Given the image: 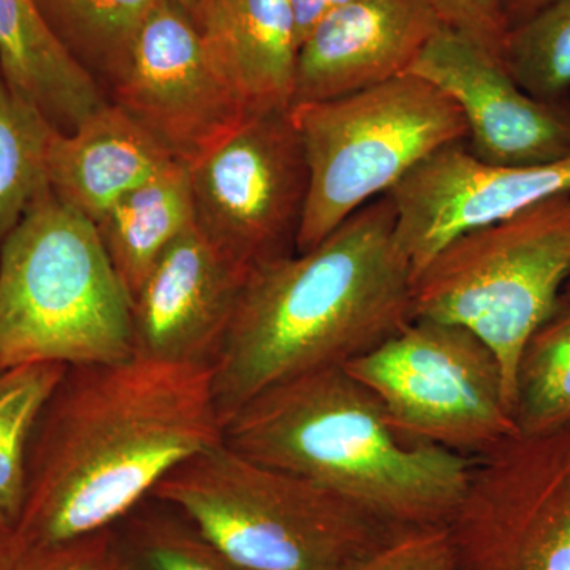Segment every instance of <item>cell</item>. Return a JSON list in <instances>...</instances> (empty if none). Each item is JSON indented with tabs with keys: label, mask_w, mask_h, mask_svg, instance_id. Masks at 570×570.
<instances>
[{
	"label": "cell",
	"mask_w": 570,
	"mask_h": 570,
	"mask_svg": "<svg viewBox=\"0 0 570 570\" xmlns=\"http://www.w3.org/2000/svg\"><path fill=\"white\" fill-rule=\"evenodd\" d=\"M223 430L212 367L135 355L67 367L29 445L14 561L110 530Z\"/></svg>",
	"instance_id": "cell-1"
},
{
	"label": "cell",
	"mask_w": 570,
	"mask_h": 570,
	"mask_svg": "<svg viewBox=\"0 0 570 570\" xmlns=\"http://www.w3.org/2000/svg\"><path fill=\"white\" fill-rule=\"evenodd\" d=\"M414 269L396 239L389 195L347 217L324 242L247 276L213 393L223 426L265 390L346 366L414 321Z\"/></svg>",
	"instance_id": "cell-2"
},
{
	"label": "cell",
	"mask_w": 570,
	"mask_h": 570,
	"mask_svg": "<svg viewBox=\"0 0 570 570\" xmlns=\"http://www.w3.org/2000/svg\"><path fill=\"white\" fill-rule=\"evenodd\" d=\"M228 448L403 528L448 527L475 459L397 434L344 366L265 390L224 425Z\"/></svg>",
	"instance_id": "cell-3"
},
{
	"label": "cell",
	"mask_w": 570,
	"mask_h": 570,
	"mask_svg": "<svg viewBox=\"0 0 570 570\" xmlns=\"http://www.w3.org/2000/svg\"><path fill=\"white\" fill-rule=\"evenodd\" d=\"M151 497L246 570H351L409 530L224 439L175 468Z\"/></svg>",
	"instance_id": "cell-4"
},
{
	"label": "cell",
	"mask_w": 570,
	"mask_h": 570,
	"mask_svg": "<svg viewBox=\"0 0 570 570\" xmlns=\"http://www.w3.org/2000/svg\"><path fill=\"white\" fill-rule=\"evenodd\" d=\"M134 356L132 299L96 224L43 187L0 250V373Z\"/></svg>",
	"instance_id": "cell-5"
},
{
	"label": "cell",
	"mask_w": 570,
	"mask_h": 570,
	"mask_svg": "<svg viewBox=\"0 0 570 570\" xmlns=\"http://www.w3.org/2000/svg\"><path fill=\"white\" fill-rule=\"evenodd\" d=\"M309 168L296 253H306L444 146L468 140L459 104L414 73L291 108Z\"/></svg>",
	"instance_id": "cell-6"
},
{
	"label": "cell",
	"mask_w": 570,
	"mask_h": 570,
	"mask_svg": "<svg viewBox=\"0 0 570 570\" xmlns=\"http://www.w3.org/2000/svg\"><path fill=\"white\" fill-rule=\"evenodd\" d=\"M570 281V194L466 232L414 277V318L464 326L497 354L510 407L528 337Z\"/></svg>",
	"instance_id": "cell-7"
},
{
	"label": "cell",
	"mask_w": 570,
	"mask_h": 570,
	"mask_svg": "<svg viewBox=\"0 0 570 570\" xmlns=\"http://www.w3.org/2000/svg\"><path fill=\"white\" fill-rule=\"evenodd\" d=\"M344 367L412 444L479 459L519 434L497 354L464 326L414 318Z\"/></svg>",
	"instance_id": "cell-8"
},
{
	"label": "cell",
	"mask_w": 570,
	"mask_h": 570,
	"mask_svg": "<svg viewBox=\"0 0 570 570\" xmlns=\"http://www.w3.org/2000/svg\"><path fill=\"white\" fill-rule=\"evenodd\" d=\"M448 531L452 570H570V428L475 459Z\"/></svg>",
	"instance_id": "cell-9"
},
{
	"label": "cell",
	"mask_w": 570,
	"mask_h": 570,
	"mask_svg": "<svg viewBox=\"0 0 570 570\" xmlns=\"http://www.w3.org/2000/svg\"><path fill=\"white\" fill-rule=\"evenodd\" d=\"M194 227L239 268L296 254L309 168L291 108L250 115L189 165Z\"/></svg>",
	"instance_id": "cell-10"
},
{
	"label": "cell",
	"mask_w": 570,
	"mask_h": 570,
	"mask_svg": "<svg viewBox=\"0 0 570 570\" xmlns=\"http://www.w3.org/2000/svg\"><path fill=\"white\" fill-rule=\"evenodd\" d=\"M108 100L187 165L250 116L214 66L189 11L176 0H160L142 22Z\"/></svg>",
	"instance_id": "cell-11"
},
{
	"label": "cell",
	"mask_w": 570,
	"mask_h": 570,
	"mask_svg": "<svg viewBox=\"0 0 570 570\" xmlns=\"http://www.w3.org/2000/svg\"><path fill=\"white\" fill-rule=\"evenodd\" d=\"M570 194V157L542 165L479 160L466 141L431 154L390 190L396 239L414 269L466 232L509 219L523 209Z\"/></svg>",
	"instance_id": "cell-12"
},
{
	"label": "cell",
	"mask_w": 570,
	"mask_h": 570,
	"mask_svg": "<svg viewBox=\"0 0 570 570\" xmlns=\"http://www.w3.org/2000/svg\"><path fill=\"white\" fill-rule=\"evenodd\" d=\"M409 73L449 94L468 124L469 151L494 165H542L570 157V94L540 100L459 33L441 28Z\"/></svg>",
	"instance_id": "cell-13"
},
{
	"label": "cell",
	"mask_w": 570,
	"mask_h": 570,
	"mask_svg": "<svg viewBox=\"0 0 570 570\" xmlns=\"http://www.w3.org/2000/svg\"><path fill=\"white\" fill-rule=\"evenodd\" d=\"M247 276L195 227L187 230L132 298L134 355L213 370Z\"/></svg>",
	"instance_id": "cell-14"
},
{
	"label": "cell",
	"mask_w": 570,
	"mask_h": 570,
	"mask_svg": "<svg viewBox=\"0 0 570 570\" xmlns=\"http://www.w3.org/2000/svg\"><path fill=\"white\" fill-rule=\"evenodd\" d=\"M439 29L428 0H351L299 45L292 107L409 73Z\"/></svg>",
	"instance_id": "cell-15"
},
{
	"label": "cell",
	"mask_w": 570,
	"mask_h": 570,
	"mask_svg": "<svg viewBox=\"0 0 570 570\" xmlns=\"http://www.w3.org/2000/svg\"><path fill=\"white\" fill-rule=\"evenodd\" d=\"M178 159L118 105L108 102L75 132L51 135L45 179L51 193L94 224Z\"/></svg>",
	"instance_id": "cell-16"
},
{
	"label": "cell",
	"mask_w": 570,
	"mask_h": 570,
	"mask_svg": "<svg viewBox=\"0 0 570 570\" xmlns=\"http://www.w3.org/2000/svg\"><path fill=\"white\" fill-rule=\"evenodd\" d=\"M190 17L249 115L292 108L299 50L292 0H198Z\"/></svg>",
	"instance_id": "cell-17"
},
{
	"label": "cell",
	"mask_w": 570,
	"mask_h": 570,
	"mask_svg": "<svg viewBox=\"0 0 570 570\" xmlns=\"http://www.w3.org/2000/svg\"><path fill=\"white\" fill-rule=\"evenodd\" d=\"M0 67L59 134L75 132L110 102L99 82L52 39L32 0H0Z\"/></svg>",
	"instance_id": "cell-18"
},
{
	"label": "cell",
	"mask_w": 570,
	"mask_h": 570,
	"mask_svg": "<svg viewBox=\"0 0 570 570\" xmlns=\"http://www.w3.org/2000/svg\"><path fill=\"white\" fill-rule=\"evenodd\" d=\"M193 227L190 170L181 160L124 195L96 223L130 299L165 250Z\"/></svg>",
	"instance_id": "cell-19"
},
{
	"label": "cell",
	"mask_w": 570,
	"mask_h": 570,
	"mask_svg": "<svg viewBox=\"0 0 570 570\" xmlns=\"http://www.w3.org/2000/svg\"><path fill=\"white\" fill-rule=\"evenodd\" d=\"M45 28L104 92L121 77L142 22L160 0H32Z\"/></svg>",
	"instance_id": "cell-20"
},
{
	"label": "cell",
	"mask_w": 570,
	"mask_h": 570,
	"mask_svg": "<svg viewBox=\"0 0 570 570\" xmlns=\"http://www.w3.org/2000/svg\"><path fill=\"white\" fill-rule=\"evenodd\" d=\"M512 415L521 436L570 428V298L535 330L517 363Z\"/></svg>",
	"instance_id": "cell-21"
},
{
	"label": "cell",
	"mask_w": 570,
	"mask_h": 570,
	"mask_svg": "<svg viewBox=\"0 0 570 570\" xmlns=\"http://www.w3.org/2000/svg\"><path fill=\"white\" fill-rule=\"evenodd\" d=\"M67 367L31 363L0 373V530L13 532L20 521L33 430Z\"/></svg>",
	"instance_id": "cell-22"
},
{
	"label": "cell",
	"mask_w": 570,
	"mask_h": 570,
	"mask_svg": "<svg viewBox=\"0 0 570 570\" xmlns=\"http://www.w3.org/2000/svg\"><path fill=\"white\" fill-rule=\"evenodd\" d=\"M122 570H246L174 505L149 497L111 528Z\"/></svg>",
	"instance_id": "cell-23"
},
{
	"label": "cell",
	"mask_w": 570,
	"mask_h": 570,
	"mask_svg": "<svg viewBox=\"0 0 570 570\" xmlns=\"http://www.w3.org/2000/svg\"><path fill=\"white\" fill-rule=\"evenodd\" d=\"M55 132L0 67V250L47 186L45 156Z\"/></svg>",
	"instance_id": "cell-24"
},
{
	"label": "cell",
	"mask_w": 570,
	"mask_h": 570,
	"mask_svg": "<svg viewBox=\"0 0 570 570\" xmlns=\"http://www.w3.org/2000/svg\"><path fill=\"white\" fill-rule=\"evenodd\" d=\"M504 67L524 92L540 100L570 94V0H554L509 33Z\"/></svg>",
	"instance_id": "cell-25"
},
{
	"label": "cell",
	"mask_w": 570,
	"mask_h": 570,
	"mask_svg": "<svg viewBox=\"0 0 570 570\" xmlns=\"http://www.w3.org/2000/svg\"><path fill=\"white\" fill-rule=\"evenodd\" d=\"M441 28L459 33L504 67L509 22L504 0H428ZM505 69V67H504Z\"/></svg>",
	"instance_id": "cell-26"
},
{
	"label": "cell",
	"mask_w": 570,
	"mask_h": 570,
	"mask_svg": "<svg viewBox=\"0 0 570 570\" xmlns=\"http://www.w3.org/2000/svg\"><path fill=\"white\" fill-rule=\"evenodd\" d=\"M351 570H452L448 527L409 528Z\"/></svg>",
	"instance_id": "cell-27"
},
{
	"label": "cell",
	"mask_w": 570,
	"mask_h": 570,
	"mask_svg": "<svg viewBox=\"0 0 570 570\" xmlns=\"http://www.w3.org/2000/svg\"><path fill=\"white\" fill-rule=\"evenodd\" d=\"M11 570H122L112 530L17 558Z\"/></svg>",
	"instance_id": "cell-28"
},
{
	"label": "cell",
	"mask_w": 570,
	"mask_h": 570,
	"mask_svg": "<svg viewBox=\"0 0 570 570\" xmlns=\"http://www.w3.org/2000/svg\"><path fill=\"white\" fill-rule=\"evenodd\" d=\"M348 2L351 0H292L299 45L314 31L318 22L324 20L326 14Z\"/></svg>",
	"instance_id": "cell-29"
},
{
	"label": "cell",
	"mask_w": 570,
	"mask_h": 570,
	"mask_svg": "<svg viewBox=\"0 0 570 570\" xmlns=\"http://www.w3.org/2000/svg\"><path fill=\"white\" fill-rule=\"evenodd\" d=\"M551 2L554 0H504L505 18H508L510 31L530 21Z\"/></svg>",
	"instance_id": "cell-30"
},
{
	"label": "cell",
	"mask_w": 570,
	"mask_h": 570,
	"mask_svg": "<svg viewBox=\"0 0 570 570\" xmlns=\"http://www.w3.org/2000/svg\"><path fill=\"white\" fill-rule=\"evenodd\" d=\"M14 566V549L11 532L0 530V570H11Z\"/></svg>",
	"instance_id": "cell-31"
},
{
	"label": "cell",
	"mask_w": 570,
	"mask_h": 570,
	"mask_svg": "<svg viewBox=\"0 0 570 570\" xmlns=\"http://www.w3.org/2000/svg\"><path fill=\"white\" fill-rule=\"evenodd\" d=\"M176 2L181 3L184 9L189 11V14L193 13V10L195 9V6H197L198 0H176Z\"/></svg>",
	"instance_id": "cell-32"
},
{
	"label": "cell",
	"mask_w": 570,
	"mask_h": 570,
	"mask_svg": "<svg viewBox=\"0 0 570 570\" xmlns=\"http://www.w3.org/2000/svg\"><path fill=\"white\" fill-rule=\"evenodd\" d=\"M562 295L568 296L570 298V281L568 285H566L564 292H562Z\"/></svg>",
	"instance_id": "cell-33"
}]
</instances>
